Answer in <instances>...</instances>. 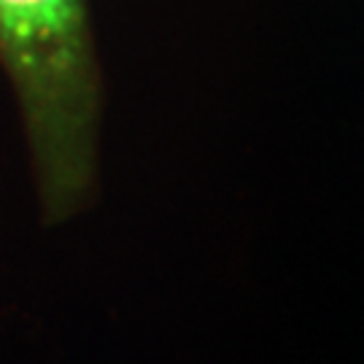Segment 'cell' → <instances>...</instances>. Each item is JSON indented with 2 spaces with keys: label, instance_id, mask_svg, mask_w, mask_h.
I'll list each match as a JSON object with an SVG mask.
<instances>
[{
  "label": "cell",
  "instance_id": "obj_1",
  "mask_svg": "<svg viewBox=\"0 0 364 364\" xmlns=\"http://www.w3.org/2000/svg\"><path fill=\"white\" fill-rule=\"evenodd\" d=\"M0 63L25 114L46 216L68 219L95 178L97 70L87 0H0Z\"/></svg>",
  "mask_w": 364,
  "mask_h": 364
}]
</instances>
